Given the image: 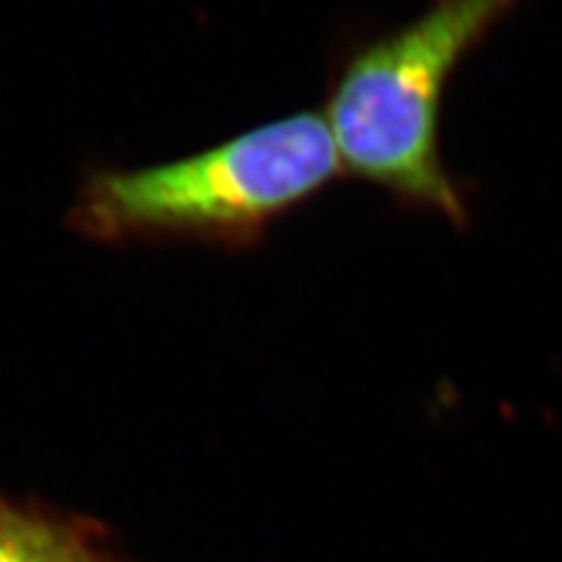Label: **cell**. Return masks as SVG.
Listing matches in <instances>:
<instances>
[{
  "instance_id": "6da1fadb",
  "label": "cell",
  "mask_w": 562,
  "mask_h": 562,
  "mask_svg": "<svg viewBox=\"0 0 562 562\" xmlns=\"http://www.w3.org/2000/svg\"><path fill=\"white\" fill-rule=\"evenodd\" d=\"M342 171L324 115L295 113L183 160L97 171L68 225L99 244L186 239L246 249Z\"/></svg>"
},
{
  "instance_id": "7a4b0ae2",
  "label": "cell",
  "mask_w": 562,
  "mask_h": 562,
  "mask_svg": "<svg viewBox=\"0 0 562 562\" xmlns=\"http://www.w3.org/2000/svg\"><path fill=\"white\" fill-rule=\"evenodd\" d=\"M518 0H434L413 22L361 41L340 59L324 120L342 171L411 209L469 223L441 155L446 87Z\"/></svg>"
},
{
  "instance_id": "3957f363",
  "label": "cell",
  "mask_w": 562,
  "mask_h": 562,
  "mask_svg": "<svg viewBox=\"0 0 562 562\" xmlns=\"http://www.w3.org/2000/svg\"><path fill=\"white\" fill-rule=\"evenodd\" d=\"M0 562H109L76 527L0 506Z\"/></svg>"
}]
</instances>
